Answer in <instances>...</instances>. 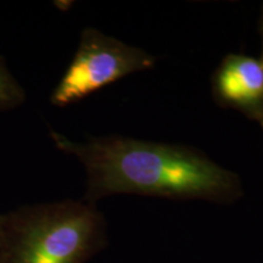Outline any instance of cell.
Returning a JSON list of instances; mask_svg holds the SVG:
<instances>
[{"label": "cell", "instance_id": "8992f818", "mask_svg": "<svg viewBox=\"0 0 263 263\" xmlns=\"http://www.w3.org/2000/svg\"><path fill=\"white\" fill-rule=\"evenodd\" d=\"M259 34H261V42H262V49H261V57L259 59L263 61V6H262V10H261V16H259Z\"/></svg>", "mask_w": 263, "mask_h": 263}, {"label": "cell", "instance_id": "6da1fadb", "mask_svg": "<svg viewBox=\"0 0 263 263\" xmlns=\"http://www.w3.org/2000/svg\"><path fill=\"white\" fill-rule=\"evenodd\" d=\"M50 137L59 150L84 166L88 202L129 194L228 205L244 194L238 174L193 146L115 134L74 141L51 130Z\"/></svg>", "mask_w": 263, "mask_h": 263}, {"label": "cell", "instance_id": "7a4b0ae2", "mask_svg": "<svg viewBox=\"0 0 263 263\" xmlns=\"http://www.w3.org/2000/svg\"><path fill=\"white\" fill-rule=\"evenodd\" d=\"M106 246V219L97 203L26 205L4 213L0 263H85Z\"/></svg>", "mask_w": 263, "mask_h": 263}, {"label": "cell", "instance_id": "ba28073f", "mask_svg": "<svg viewBox=\"0 0 263 263\" xmlns=\"http://www.w3.org/2000/svg\"><path fill=\"white\" fill-rule=\"evenodd\" d=\"M258 123H259V126H261V127H262V129H263V117L261 118V120L258 121Z\"/></svg>", "mask_w": 263, "mask_h": 263}, {"label": "cell", "instance_id": "5b68a950", "mask_svg": "<svg viewBox=\"0 0 263 263\" xmlns=\"http://www.w3.org/2000/svg\"><path fill=\"white\" fill-rule=\"evenodd\" d=\"M26 100V91L0 57V112L14 110Z\"/></svg>", "mask_w": 263, "mask_h": 263}, {"label": "cell", "instance_id": "277c9868", "mask_svg": "<svg viewBox=\"0 0 263 263\" xmlns=\"http://www.w3.org/2000/svg\"><path fill=\"white\" fill-rule=\"evenodd\" d=\"M211 90L218 106L258 123L263 117V61L245 54L226 55L213 72Z\"/></svg>", "mask_w": 263, "mask_h": 263}, {"label": "cell", "instance_id": "52a82bcc", "mask_svg": "<svg viewBox=\"0 0 263 263\" xmlns=\"http://www.w3.org/2000/svg\"><path fill=\"white\" fill-rule=\"evenodd\" d=\"M3 221H4V213H0V232H2V227H3Z\"/></svg>", "mask_w": 263, "mask_h": 263}, {"label": "cell", "instance_id": "3957f363", "mask_svg": "<svg viewBox=\"0 0 263 263\" xmlns=\"http://www.w3.org/2000/svg\"><path fill=\"white\" fill-rule=\"evenodd\" d=\"M156 62L144 49L85 27L73 59L52 90L50 103L59 107L78 103L127 76L151 70Z\"/></svg>", "mask_w": 263, "mask_h": 263}]
</instances>
